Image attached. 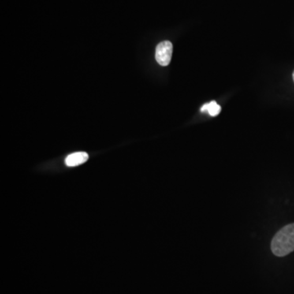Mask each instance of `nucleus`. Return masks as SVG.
Returning <instances> with one entry per match:
<instances>
[{"mask_svg":"<svg viewBox=\"0 0 294 294\" xmlns=\"http://www.w3.org/2000/svg\"><path fill=\"white\" fill-rule=\"evenodd\" d=\"M272 251L277 257H284L294 251V223L277 232L272 241Z\"/></svg>","mask_w":294,"mask_h":294,"instance_id":"obj_1","label":"nucleus"},{"mask_svg":"<svg viewBox=\"0 0 294 294\" xmlns=\"http://www.w3.org/2000/svg\"><path fill=\"white\" fill-rule=\"evenodd\" d=\"M173 55V44L170 41H163L159 43L155 52L157 62L162 66L169 65Z\"/></svg>","mask_w":294,"mask_h":294,"instance_id":"obj_2","label":"nucleus"},{"mask_svg":"<svg viewBox=\"0 0 294 294\" xmlns=\"http://www.w3.org/2000/svg\"><path fill=\"white\" fill-rule=\"evenodd\" d=\"M88 160V154L86 152H76L70 154L65 158V165L69 167L78 166Z\"/></svg>","mask_w":294,"mask_h":294,"instance_id":"obj_3","label":"nucleus"},{"mask_svg":"<svg viewBox=\"0 0 294 294\" xmlns=\"http://www.w3.org/2000/svg\"><path fill=\"white\" fill-rule=\"evenodd\" d=\"M201 112H209V114L211 116H217L220 114L221 112V106L215 102V101H213V102H209V103H206L203 105L200 109Z\"/></svg>","mask_w":294,"mask_h":294,"instance_id":"obj_4","label":"nucleus"},{"mask_svg":"<svg viewBox=\"0 0 294 294\" xmlns=\"http://www.w3.org/2000/svg\"><path fill=\"white\" fill-rule=\"evenodd\" d=\"M292 78H293V81H294V71H293V74H292Z\"/></svg>","mask_w":294,"mask_h":294,"instance_id":"obj_5","label":"nucleus"}]
</instances>
